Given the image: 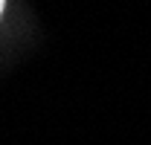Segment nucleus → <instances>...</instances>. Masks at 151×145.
I'll use <instances>...</instances> for the list:
<instances>
[{"label":"nucleus","instance_id":"f257e3e1","mask_svg":"<svg viewBox=\"0 0 151 145\" xmlns=\"http://www.w3.org/2000/svg\"><path fill=\"white\" fill-rule=\"evenodd\" d=\"M35 32V15L26 3L0 0V72L9 67L12 58H20L32 47Z\"/></svg>","mask_w":151,"mask_h":145}]
</instances>
